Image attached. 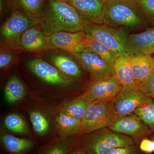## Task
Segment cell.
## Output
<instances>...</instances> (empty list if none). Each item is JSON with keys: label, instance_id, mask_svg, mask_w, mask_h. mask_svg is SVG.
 <instances>
[{"label": "cell", "instance_id": "cell-1", "mask_svg": "<svg viewBox=\"0 0 154 154\" xmlns=\"http://www.w3.org/2000/svg\"><path fill=\"white\" fill-rule=\"evenodd\" d=\"M38 22L46 35L85 31L88 22L69 3L53 0H45Z\"/></svg>", "mask_w": 154, "mask_h": 154}, {"label": "cell", "instance_id": "cell-2", "mask_svg": "<svg viewBox=\"0 0 154 154\" xmlns=\"http://www.w3.org/2000/svg\"><path fill=\"white\" fill-rule=\"evenodd\" d=\"M146 20L137 1L105 0L104 24L115 28H136L143 26Z\"/></svg>", "mask_w": 154, "mask_h": 154}, {"label": "cell", "instance_id": "cell-3", "mask_svg": "<svg viewBox=\"0 0 154 154\" xmlns=\"http://www.w3.org/2000/svg\"><path fill=\"white\" fill-rule=\"evenodd\" d=\"M133 139L104 128L81 136L75 140V146L88 154H106L113 149L135 144Z\"/></svg>", "mask_w": 154, "mask_h": 154}, {"label": "cell", "instance_id": "cell-4", "mask_svg": "<svg viewBox=\"0 0 154 154\" xmlns=\"http://www.w3.org/2000/svg\"><path fill=\"white\" fill-rule=\"evenodd\" d=\"M118 116L112 101H96L87 107L77 137L108 128Z\"/></svg>", "mask_w": 154, "mask_h": 154}, {"label": "cell", "instance_id": "cell-5", "mask_svg": "<svg viewBox=\"0 0 154 154\" xmlns=\"http://www.w3.org/2000/svg\"><path fill=\"white\" fill-rule=\"evenodd\" d=\"M85 31L87 38H92L107 46L117 56L127 54L126 45L129 34L126 28L87 22Z\"/></svg>", "mask_w": 154, "mask_h": 154}, {"label": "cell", "instance_id": "cell-6", "mask_svg": "<svg viewBox=\"0 0 154 154\" xmlns=\"http://www.w3.org/2000/svg\"><path fill=\"white\" fill-rule=\"evenodd\" d=\"M38 25L39 22L21 12L12 11L1 28V48L17 49L23 33L29 28Z\"/></svg>", "mask_w": 154, "mask_h": 154}, {"label": "cell", "instance_id": "cell-7", "mask_svg": "<svg viewBox=\"0 0 154 154\" xmlns=\"http://www.w3.org/2000/svg\"><path fill=\"white\" fill-rule=\"evenodd\" d=\"M108 128L114 132L131 138L135 142L153 132L134 113L118 116Z\"/></svg>", "mask_w": 154, "mask_h": 154}, {"label": "cell", "instance_id": "cell-8", "mask_svg": "<svg viewBox=\"0 0 154 154\" xmlns=\"http://www.w3.org/2000/svg\"><path fill=\"white\" fill-rule=\"evenodd\" d=\"M122 86L115 76L98 80H91L82 94L91 102L112 101Z\"/></svg>", "mask_w": 154, "mask_h": 154}, {"label": "cell", "instance_id": "cell-9", "mask_svg": "<svg viewBox=\"0 0 154 154\" xmlns=\"http://www.w3.org/2000/svg\"><path fill=\"white\" fill-rule=\"evenodd\" d=\"M72 55L81 66L90 73L92 80H98L114 76L113 66L87 48Z\"/></svg>", "mask_w": 154, "mask_h": 154}, {"label": "cell", "instance_id": "cell-10", "mask_svg": "<svg viewBox=\"0 0 154 154\" xmlns=\"http://www.w3.org/2000/svg\"><path fill=\"white\" fill-rule=\"evenodd\" d=\"M51 48H58L72 54L82 52L87 48L85 31L76 32H57L46 35Z\"/></svg>", "mask_w": 154, "mask_h": 154}, {"label": "cell", "instance_id": "cell-11", "mask_svg": "<svg viewBox=\"0 0 154 154\" xmlns=\"http://www.w3.org/2000/svg\"><path fill=\"white\" fill-rule=\"evenodd\" d=\"M28 66L38 79L48 84L67 86L73 82V79L63 74L53 65L43 60H32L28 63Z\"/></svg>", "mask_w": 154, "mask_h": 154}, {"label": "cell", "instance_id": "cell-12", "mask_svg": "<svg viewBox=\"0 0 154 154\" xmlns=\"http://www.w3.org/2000/svg\"><path fill=\"white\" fill-rule=\"evenodd\" d=\"M149 98L137 89L122 87L113 102L117 115L122 116L134 113L135 110Z\"/></svg>", "mask_w": 154, "mask_h": 154}, {"label": "cell", "instance_id": "cell-13", "mask_svg": "<svg viewBox=\"0 0 154 154\" xmlns=\"http://www.w3.org/2000/svg\"><path fill=\"white\" fill-rule=\"evenodd\" d=\"M105 0H71L68 3L76 9L86 22L104 24Z\"/></svg>", "mask_w": 154, "mask_h": 154}, {"label": "cell", "instance_id": "cell-14", "mask_svg": "<svg viewBox=\"0 0 154 154\" xmlns=\"http://www.w3.org/2000/svg\"><path fill=\"white\" fill-rule=\"evenodd\" d=\"M126 51L131 56L154 54V28L141 33L129 34Z\"/></svg>", "mask_w": 154, "mask_h": 154}, {"label": "cell", "instance_id": "cell-15", "mask_svg": "<svg viewBox=\"0 0 154 154\" xmlns=\"http://www.w3.org/2000/svg\"><path fill=\"white\" fill-rule=\"evenodd\" d=\"M51 48L48 44L46 35L39 25L31 27L22 34L17 49L37 51Z\"/></svg>", "mask_w": 154, "mask_h": 154}, {"label": "cell", "instance_id": "cell-16", "mask_svg": "<svg viewBox=\"0 0 154 154\" xmlns=\"http://www.w3.org/2000/svg\"><path fill=\"white\" fill-rule=\"evenodd\" d=\"M113 69L115 78L123 88L137 89L130 55L125 54L117 57Z\"/></svg>", "mask_w": 154, "mask_h": 154}, {"label": "cell", "instance_id": "cell-17", "mask_svg": "<svg viewBox=\"0 0 154 154\" xmlns=\"http://www.w3.org/2000/svg\"><path fill=\"white\" fill-rule=\"evenodd\" d=\"M131 56L133 72L137 88L153 71L154 59L152 55L145 54Z\"/></svg>", "mask_w": 154, "mask_h": 154}, {"label": "cell", "instance_id": "cell-18", "mask_svg": "<svg viewBox=\"0 0 154 154\" xmlns=\"http://www.w3.org/2000/svg\"><path fill=\"white\" fill-rule=\"evenodd\" d=\"M45 0H7L11 11H17L38 22Z\"/></svg>", "mask_w": 154, "mask_h": 154}, {"label": "cell", "instance_id": "cell-19", "mask_svg": "<svg viewBox=\"0 0 154 154\" xmlns=\"http://www.w3.org/2000/svg\"><path fill=\"white\" fill-rule=\"evenodd\" d=\"M50 62L62 73L72 79H78L82 77V71L76 63L68 56L54 54L50 56Z\"/></svg>", "mask_w": 154, "mask_h": 154}, {"label": "cell", "instance_id": "cell-20", "mask_svg": "<svg viewBox=\"0 0 154 154\" xmlns=\"http://www.w3.org/2000/svg\"><path fill=\"white\" fill-rule=\"evenodd\" d=\"M55 123L59 133L63 137L75 136L79 132L81 119L58 112L55 117Z\"/></svg>", "mask_w": 154, "mask_h": 154}, {"label": "cell", "instance_id": "cell-21", "mask_svg": "<svg viewBox=\"0 0 154 154\" xmlns=\"http://www.w3.org/2000/svg\"><path fill=\"white\" fill-rule=\"evenodd\" d=\"M1 141L5 149L14 154L26 153L34 145V142L31 140L17 137L10 134L1 136Z\"/></svg>", "mask_w": 154, "mask_h": 154}, {"label": "cell", "instance_id": "cell-22", "mask_svg": "<svg viewBox=\"0 0 154 154\" xmlns=\"http://www.w3.org/2000/svg\"><path fill=\"white\" fill-rule=\"evenodd\" d=\"M92 102L88 101L82 94L61 106L59 109L58 112L82 119L87 107Z\"/></svg>", "mask_w": 154, "mask_h": 154}, {"label": "cell", "instance_id": "cell-23", "mask_svg": "<svg viewBox=\"0 0 154 154\" xmlns=\"http://www.w3.org/2000/svg\"><path fill=\"white\" fill-rule=\"evenodd\" d=\"M6 101L14 103L23 99L26 95V90L22 82L16 75L12 76L6 84L5 88Z\"/></svg>", "mask_w": 154, "mask_h": 154}, {"label": "cell", "instance_id": "cell-24", "mask_svg": "<svg viewBox=\"0 0 154 154\" xmlns=\"http://www.w3.org/2000/svg\"><path fill=\"white\" fill-rule=\"evenodd\" d=\"M86 44L88 49L113 66L118 56L111 50L99 42L87 37Z\"/></svg>", "mask_w": 154, "mask_h": 154}, {"label": "cell", "instance_id": "cell-25", "mask_svg": "<svg viewBox=\"0 0 154 154\" xmlns=\"http://www.w3.org/2000/svg\"><path fill=\"white\" fill-rule=\"evenodd\" d=\"M137 115L143 123L154 132V100L149 97L146 102L135 110Z\"/></svg>", "mask_w": 154, "mask_h": 154}, {"label": "cell", "instance_id": "cell-26", "mask_svg": "<svg viewBox=\"0 0 154 154\" xmlns=\"http://www.w3.org/2000/svg\"><path fill=\"white\" fill-rule=\"evenodd\" d=\"M6 127L12 132L25 134L28 132V127L25 119L17 114H11L4 120Z\"/></svg>", "mask_w": 154, "mask_h": 154}, {"label": "cell", "instance_id": "cell-27", "mask_svg": "<svg viewBox=\"0 0 154 154\" xmlns=\"http://www.w3.org/2000/svg\"><path fill=\"white\" fill-rule=\"evenodd\" d=\"M31 124L35 132L39 135L43 136L47 133L49 124L47 119L38 111H32L30 113Z\"/></svg>", "mask_w": 154, "mask_h": 154}, {"label": "cell", "instance_id": "cell-28", "mask_svg": "<svg viewBox=\"0 0 154 154\" xmlns=\"http://www.w3.org/2000/svg\"><path fill=\"white\" fill-rule=\"evenodd\" d=\"M75 146V140L66 139L59 142L44 154H68Z\"/></svg>", "mask_w": 154, "mask_h": 154}, {"label": "cell", "instance_id": "cell-29", "mask_svg": "<svg viewBox=\"0 0 154 154\" xmlns=\"http://www.w3.org/2000/svg\"><path fill=\"white\" fill-rule=\"evenodd\" d=\"M146 20L154 25V0H137Z\"/></svg>", "mask_w": 154, "mask_h": 154}, {"label": "cell", "instance_id": "cell-30", "mask_svg": "<svg viewBox=\"0 0 154 154\" xmlns=\"http://www.w3.org/2000/svg\"><path fill=\"white\" fill-rule=\"evenodd\" d=\"M137 89L154 100V70L150 75L138 86Z\"/></svg>", "mask_w": 154, "mask_h": 154}, {"label": "cell", "instance_id": "cell-31", "mask_svg": "<svg viewBox=\"0 0 154 154\" xmlns=\"http://www.w3.org/2000/svg\"><path fill=\"white\" fill-rule=\"evenodd\" d=\"M13 50L1 48L0 52V68L4 69L9 66L16 59Z\"/></svg>", "mask_w": 154, "mask_h": 154}, {"label": "cell", "instance_id": "cell-32", "mask_svg": "<svg viewBox=\"0 0 154 154\" xmlns=\"http://www.w3.org/2000/svg\"><path fill=\"white\" fill-rule=\"evenodd\" d=\"M135 144L113 149L106 154H140L139 149Z\"/></svg>", "mask_w": 154, "mask_h": 154}, {"label": "cell", "instance_id": "cell-33", "mask_svg": "<svg viewBox=\"0 0 154 154\" xmlns=\"http://www.w3.org/2000/svg\"><path fill=\"white\" fill-rule=\"evenodd\" d=\"M140 149L146 154H151L154 152L153 141L147 138H143L140 141Z\"/></svg>", "mask_w": 154, "mask_h": 154}, {"label": "cell", "instance_id": "cell-34", "mask_svg": "<svg viewBox=\"0 0 154 154\" xmlns=\"http://www.w3.org/2000/svg\"><path fill=\"white\" fill-rule=\"evenodd\" d=\"M68 154H88L82 149L77 146H75Z\"/></svg>", "mask_w": 154, "mask_h": 154}, {"label": "cell", "instance_id": "cell-35", "mask_svg": "<svg viewBox=\"0 0 154 154\" xmlns=\"http://www.w3.org/2000/svg\"><path fill=\"white\" fill-rule=\"evenodd\" d=\"M53 1H59V2H68L69 1H71V0H53Z\"/></svg>", "mask_w": 154, "mask_h": 154}, {"label": "cell", "instance_id": "cell-36", "mask_svg": "<svg viewBox=\"0 0 154 154\" xmlns=\"http://www.w3.org/2000/svg\"><path fill=\"white\" fill-rule=\"evenodd\" d=\"M131 1H136L137 0H131Z\"/></svg>", "mask_w": 154, "mask_h": 154}, {"label": "cell", "instance_id": "cell-37", "mask_svg": "<svg viewBox=\"0 0 154 154\" xmlns=\"http://www.w3.org/2000/svg\"><path fill=\"white\" fill-rule=\"evenodd\" d=\"M153 142H154V138L153 140Z\"/></svg>", "mask_w": 154, "mask_h": 154}, {"label": "cell", "instance_id": "cell-38", "mask_svg": "<svg viewBox=\"0 0 154 154\" xmlns=\"http://www.w3.org/2000/svg\"><path fill=\"white\" fill-rule=\"evenodd\" d=\"M153 57L154 59V56H153Z\"/></svg>", "mask_w": 154, "mask_h": 154}]
</instances>
